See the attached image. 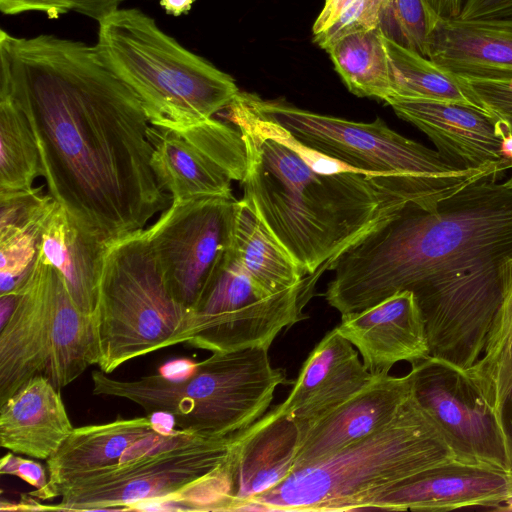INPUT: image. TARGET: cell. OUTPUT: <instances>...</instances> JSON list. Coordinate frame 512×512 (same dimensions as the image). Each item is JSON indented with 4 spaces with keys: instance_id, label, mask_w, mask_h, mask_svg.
Wrapping results in <instances>:
<instances>
[{
    "instance_id": "41",
    "label": "cell",
    "mask_w": 512,
    "mask_h": 512,
    "mask_svg": "<svg viewBox=\"0 0 512 512\" xmlns=\"http://www.w3.org/2000/svg\"><path fill=\"white\" fill-rule=\"evenodd\" d=\"M41 0H0V10L7 15L36 11Z\"/></svg>"
},
{
    "instance_id": "6",
    "label": "cell",
    "mask_w": 512,
    "mask_h": 512,
    "mask_svg": "<svg viewBox=\"0 0 512 512\" xmlns=\"http://www.w3.org/2000/svg\"><path fill=\"white\" fill-rule=\"evenodd\" d=\"M267 348L215 352L183 380L162 375L119 380L91 373L93 393L139 405L147 415L168 413L179 429L210 437L237 433L262 417L278 386L289 381L271 364Z\"/></svg>"
},
{
    "instance_id": "42",
    "label": "cell",
    "mask_w": 512,
    "mask_h": 512,
    "mask_svg": "<svg viewBox=\"0 0 512 512\" xmlns=\"http://www.w3.org/2000/svg\"><path fill=\"white\" fill-rule=\"evenodd\" d=\"M195 0H160V5L167 14L180 16L188 13Z\"/></svg>"
},
{
    "instance_id": "45",
    "label": "cell",
    "mask_w": 512,
    "mask_h": 512,
    "mask_svg": "<svg viewBox=\"0 0 512 512\" xmlns=\"http://www.w3.org/2000/svg\"><path fill=\"white\" fill-rule=\"evenodd\" d=\"M508 404L510 405V410H511V418H512V390L509 394V397H508Z\"/></svg>"
},
{
    "instance_id": "44",
    "label": "cell",
    "mask_w": 512,
    "mask_h": 512,
    "mask_svg": "<svg viewBox=\"0 0 512 512\" xmlns=\"http://www.w3.org/2000/svg\"><path fill=\"white\" fill-rule=\"evenodd\" d=\"M503 118L506 120L508 128H509V131H510V133L512 135V118L511 117H503Z\"/></svg>"
},
{
    "instance_id": "24",
    "label": "cell",
    "mask_w": 512,
    "mask_h": 512,
    "mask_svg": "<svg viewBox=\"0 0 512 512\" xmlns=\"http://www.w3.org/2000/svg\"><path fill=\"white\" fill-rule=\"evenodd\" d=\"M108 246L58 203L42 227L39 254L59 271L76 305L92 316L98 305Z\"/></svg>"
},
{
    "instance_id": "28",
    "label": "cell",
    "mask_w": 512,
    "mask_h": 512,
    "mask_svg": "<svg viewBox=\"0 0 512 512\" xmlns=\"http://www.w3.org/2000/svg\"><path fill=\"white\" fill-rule=\"evenodd\" d=\"M384 41L391 69V98L456 102L476 106L464 92L460 82L428 57L400 46L386 37Z\"/></svg>"
},
{
    "instance_id": "36",
    "label": "cell",
    "mask_w": 512,
    "mask_h": 512,
    "mask_svg": "<svg viewBox=\"0 0 512 512\" xmlns=\"http://www.w3.org/2000/svg\"><path fill=\"white\" fill-rule=\"evenodd\" d=\"M122 1L123 0H41L36 7V11L44 12L50 17H58L69 11H75L100 22L117 11Z\"/></svg>"
},
{
    "instance_id": "27",
    "label": "cell",
    "mask_w": 512,
    "mask_h": 512,
    "mask_svg": "<svg viewBox=\"0 0 512 512\" xmlns=\"http://www.w3.org/2000/svg\"><path fill=\"white\" fill-rule=\"evenodd\" d=\"M41 175L30 124L13 98L0 91V192L31 189Z\"/></svg>"
},
{
    "instance_id": "33",
    "label": "cell",
    "mask_w": 512,
    "mask_h": 512,
    "mask_svg": "<svg viewBox=\"0 0 512 512\" xmlns=\"http://www.w3.org/2000/svg\"><path fill=\"white\" fill-rule=\"evenodd\" d=\"M388 1L352 0L324 32L314 37V41L325 49L344 35L378 28L380 16Z\"/></svg>"
},
{
    "instance_id": "22",
    "label": "cell",
    "mask_w": 512,
    "mask_h": 512,
    "mask_svg": "<svg viewBox=\"0 0 512 512\" xmlns=\"http://www.w3.org/2000/svg\"><path fill=\"white\" fill-rule=\"evenodd\" d=\"M74 428L59 389L42 375L0 404V445L16 454L47 460Z\"/></svg>"
},
{
    "instance_id": "19",
    "label": "cell",
    "mask_w": 512,
    "mask_h": 512,
    "mask_svg": "<svg viewBox=\"0 0 512 512\" xmlns=\"http://www.w3.org/2000/svg\"><path fill=\"white\" fill-rule=\"evenodd\" d=\"M413 394L412 375H376L301 438L293 471L314 465L390 422Z\"/></svg>"
},
{
    "instance_id": "7",
    "label": "cell",
    "mask_w": 512,
    "mask_h": 512,
    "mask_svg": "<svg viewBox=\"0 0 512 512\" xmlns=\"http://www.w3.org/2000/svg\"><path fill=\"white\" fill-rule=\"evenodd\" d=\"M0 325V404L42 375L61 389L99 360L95 318L74 302L59 271L39 254Z\"/></svg>"
},
{
    "instance_id": "32",
    "label": "cell",
    "mask_w": 512,
    "mask_h": 512,
    "mask_svg": "<svg viewBox=\"0 0 512 512\" xmlns=\"http://www.w3.org/2000/svg\"><path fill=\"white\" fill-rule=\"evenodd\" d=\"M512 337V288L504 299L488 334L482 356L465 372L483 395L499 359Z\"/></svg>"
},
{
    "instance_id": "13",
    "label": "cell",
    "mask_w": 512,
    "mask_h": 512,
    "mask_svg": "<svg viewBox=\"0 0 512 512\" xmlns=\"http://www.w3.org/2000/svg\"><path fill=\"white\" fill-rule=\"evenodd\" d=\"M413 395L444 434L457 460L512 471L505 419L465 371L428 356L411 364Z\"/></svg>"
},
{
    "instance_id": "3",
    "label": "cell",
    "mask_w": 512,
    "mask_h": 512,
    "mask_svg": "<svg viewBox=\"0 0 512 512\" xmlns=\"http://www.w3.org/2000/svg\"><path fill=\"white\" fill-rule=\"evenodd\" d=\"M222 111L246 147L242 198L305 276L319 278L345 249L409 204L433 210L440 202L393 177L320 174L232 103Z\"/></svg>"
},
{
    "instance_id": "15",
    "label": "cell",
    "mask_w": 512,
    "mask_h": 512,
    "mask_svg": "<svg viewBox=\"0 0 512 512\" xmlns=\"http://www.w3.org/2000/svg\"><path fill=\"white\" fill-rule=\"evenodd\" d=\"M401 119L413 124L434 143L437 151L461 169H512L506 120L473 105L391 98L387 102Z\"/></svg>"
},
{
    "instance_id": "18",
    "label": "cell",
    "mask_w": 512,
    "mask_h": 512,
    "mask_svg": "<svg viewBox=\"0 0 512 512\" xmlns=\"http://www.w3.org/2000/svg\"><path fill=\"white\" fill-rule=\"evenodd\" d=\"M375 376L364 366L354 346L333 328L310 351L279 406L297 422L302 438Z\"/></svg>"
},
{
    "instance_id": "30",
    "label": "cell",
    "mask_w": 512,
    "mask_h": 512,
    "mask_svg": "<svg viewBox=\"0 0 512 512\" xmlns=\"http://www.w3.org/2000/svg\"><path fill=\"white\" fill-rule=\"evenodd\" d=\"M42 227L0 231V295L15 291L28 279L38 257Z\"/></svg>"
},
{
    "instance_id": "29",
    "label": "cell",
    "mask_w": 512,
    "mask_h": 512,
    "mask_svg": "<svg viewBox=\"0 0 512 512\" xmlns=\"http://www.w3.org/2000/svg\"><path fill=\"white\" fill-rule=\"evenodd\" d=\"M432 23L424 0H389L378 29L387 39L427 57Z\"/></svg>"
},
{
    "instance_id": "11",
    "label": "cell",
    "mask_w": 512,
    "mask_h": 512,
    "mask_svg": "<svg viewBox=\"0 0 512 512\" xmlns=\"http://www.w3.org/2000/svg\"><path fill=\"white\" fill-rule=\"evenodd\" d=\"M317 280L309 275L294 287L266 294L229 247L190 311L186 344L211 353L269 349L284 328L308 317L303 309L313 296Z\"/></svg>"
},
{
    "instance_id": "43",
    "label": "cell",
    "mask_w": 512,
    "mask_h": 512,
    "mask_svg": "<svg viewBox=\"0 0 512 512\" xmlns=\"http://www.w3.org/2000/svg\"><path fill=\"white\" fill-rule=\"evenodd\" d=\"M493 510L498 511H512V496L509 497L506 501H504L502 504L492 508Z\"/></svg>"
},
{
    "instance_id": "37",
    "label": "cell",
    "mask_w": 512,
    "mask_h": 512,
    "mask_svg": "<svg viewBox=\"0 0 512 512\" xmlns=\"http://www.w3.org/2000/svg\"><path fill=\"white\" fill-rule=\"evenodd\" d=\"M0 473L21 478L35 488L30 495L44 500L48 485V473L46 467H43L40 463L22 458L10 451L0 461Z\"/></svg>"
},
{
    "instance_id": "34",
    "label": "cell",
    "mask_w": 512,
    "mask_h": 512,
    "mask_svg": "<svg viewBox=\"0 0 512 512\" xmlns=\"http://www.w3.org/2000/svg\"><path fill=\"white\" fill-rule=\"evenodd\" d=\"M457 80L477 107L512 118V80Z\"/></svg>"
},
{
    "instance_id": "39",
    "label": "cell",
    "mask_w": 512,
    "mask_h": 512,
    "mask_svg": "<svg viewBox=\"0 0 512 512\" xmlns=\"http://www.w3.org/2000/svg\"><path fill=\"white\" fill-rule=\"evenodd\" d=\"M352 0H325L324 6L313 25V37L324 32Z\"/></svg>"
},
{
    "instance_id": "1",
    "label": "cell",
    "mask_w": 512,
    "mask_h": 512,
    "mask_svg": "<svg viewBox=\"0 0 512 512\" xmlns=\"http://www.w3.org/2000/svg\"><path fill=\"white\" fill-rule=\"evenodd\" d=\"M0 91L30 124L48 194L89 233L110 244L169 207L149 119L95 45L1 30Z\"/></svg>"
},
{
    "instance_id": "40",
    "label": "cell",
    "mask_w": 512,
    "mask_h": 512,
    "mask_svg": "<svg viewBox=\"0 0 512 512\" xmlns=\"http://www.w3.org/2000/svg\"><path fill=\"white\" fill-rule=\"evenodd\" d=\"M197 363L191 359H175L159 368V374L169 380H183L190 377L197 368Z\"/></svg>"
},
{
    "instance_id": "21",
    "label": "cell",
    "mask_w": 512,
    "mask_h": 512,
    "mask_svg": "<svg viewBox=\"0 0 512 512\" xmlns=\"http://www.w3.org/2000/svg\"><path fill=\"white\" fill-rule=\"evenodd\" d=\"M300 439L297 422L279 404L236 433L229 452L233 474L230 511H240L247 501L293 472Z\"/></svg>"
},
{
    "instance_id": "20",
    "label": "cell",
    "mask_w": 512,
    "mask_h": 512,
    "mask_svg": "<svg viewBox=\"0 0 512 512\" xmlns=\"http://www.w3.org/2000/svg\"><path fill=\"white\" fill-rule=\"evenodd\" d=\"M427 57L457 79L512 80V17H438Z\"/></svg>"
},
{
    "instance_id": "14",
    "label": "cell",
    "mask_w": 512,
    "mask_h": 512,
    "mask_svg": "<svg viewBox=\"0 0 512 512\" xmlns=\"http://www.w3.org/2000/svg\"><path fill=\"white\" fill-rule=\"evenodd\" d=\"M148 138L152 170L171 201L232 195V182L246 174L244 140L227 121L213 117L180 128L150 125Z\"/></svg>"
},
{
    "instance_id": "17",
    "label": "cell",
    "mask_w": 512,
    "mask_h": 512,
    "mask_svg": "<svg viewBox=\"0 0 512 512\" xmlns=\"http://www.w3.org/2000/svg\"><path fill=\"white\" fill-rule=\"evenodd\" d=\"M356 347L373 375L389 374L398 362L430 355L425 322L413 292H397L357 312L341 315L335 327Z\"/></svg>"
},
{
    "instance_id": "35",
    "label": "cell",
    "mask_w": 512,
    "mask_h": 512,
    "mask_svg": "<svg viewBox=\"0 0 512 512\" xmlns=\"http://www.w3.org/2000/svg\"><path fill=\"white\" fill-rule=\"evenodd\" d=\"M512 390V337L503 351L483 398L501 418Z\"/></svg>"
},
{
    "instance_id": "2",
    "label": "cell",
    "mask_w": 512,
    "mask_h": 512,
    "mask_svg": "<svg viewBox=\"0 0 512 512\" xmlns=\"http://www.w3.org/2000/svg\"><path fill=\"white\" fill-rule=\"evenodd\" d=\"M491 172L433 210L411 203L345 249L324 294L341 315L413 292L428 342L479 354L512 288V174Z\"/></svg>"
},
{
    "instance_id": "12",
    "label": "cell",
    "mask_w": 512,
    "mask_h": 512,
    "mask_svg": "<svg viewBox=\"0 0 512 512\" xmlns=\"http://www.w3.org/2000/svg\"><path fill=\"white\" fill-rule=\"evenodd\" d=\"M233 195L173 200L147 229V239L173 297L190 311L232 240Z\"/></svg>"
},
{
    "instance_id": "9",
    "label": "cell",
    "mask_w": 512,
    "mask_h": 512,
    "mask_svg": "<svg viewBox=\"0 0 512 512\" xmlns=\"http://www.w3.org/2000/svg\"><path fill=\"white\" fill-rule=\"evenodd\" d=\"M245 94L259 113L306 146L368 174L408 182L439 201L483 175L498 172L458 168L438 151L395 132L379 117L369 123L355 122L308 111L283 100Z\"/></svg>"
},
{
    "instance_id": "8",
    "label": "cell",
    "mask_w": 512,
    "mask_h": 512,
    "mask_svg": "<svg viewBox=\"0 0 512 512\" xmlns=\"http://www.w3.org/2000/svg\"><path fill=\"white\" fill-rule=\"evenodd\" d=\"M94 318L97 365L106 374L140 356L187 342L190 310L169 291L145 229L109 244Z\"/></svg>"
},
{
    "instance_id": "5",
    "label": "cell",
    "mask_w": 512,
    "mask_h": 512,
    "mask_svg": "<svg viewBox=\"0 0 512 512\" xmlns=\"http://www.w3.org/2000/svg\"><path fill=\"white\" fill-rule=\"evenodd\" d=\"M99 23L104 63L137 96L151 125L204 122L240 92L235 80L187 50L138 9H118Z\"/></svg>"
},
{
    "instance_id": "31",
    "label": "cell",
    "mask_w": 512,
    "mask_h": 512,
    "mask_svg": "<svg viewBox=\"0 0 512 512\" xmlns=\"http://www.w3.org/2000/svg\"><path fill=\"white\" fill-rule=\"evenodd\" d=\"M56 204L40 187L0 192V231L41 228Z\"/></svg>"
},
{
    "instance_id": "4",
    "label": "cell",
    "mask_w": 512,
    "mask_h": 512,
    "mask_svg": "<svg viewBox=\"0 0 512 512\" xmlns=\"http://www.w3.org/2000/svg\"><path fill=\"white\" fill-rule=\"evenodd\" d=\"M457 459L444 434L414 395L396 416L359 442L247 501L240 511L368 510L415 475Z\"/></svg>"
},
{
    "instance_id": "16",
    "label": "cell",
    "mask_w": 512,
    "mask_h": 512,
    "mask_svg": "<svg viewBox=\"0 0 512 512\" xmlns=\"http://www.w3.org/2000/svg\"><path fill=\"white\" fill-rule=\"evenodd\" d=\"M512 496V471L452 459L384 493L368 510L450 511L494 508Z\"/></svg>"
},
{
    "instance_id": "26",
    "label": "cell",
    "mask_w": 512,
    "mask_h": 512,
    "mask_svg": "<svg viewBox=\"0 0 512 512\" xmlns=\"http://www.w3.org/2000/svg\"><path fill=\"white\" fill-rule=\"evenodd\" d=\"M325 50L351 93L384 102L393 96L389 56L378 28L344 35Z\"/></svg>"
},
{
    "instance_id": "25",
    "label": "cell",
    "mask_w": 512,
    "mask_h": 512,
    "mask_svg": "<svg viewBox=\"0 0 512 512\" xmlns=\"http://www.w3.org/2000/svg\"><path fill=\"white\" fill-rule=\"evenodd\" d=\"M230 247L252 281L266 294L294 287L306 277L244 198L235 204Z\"/></svg>"
},
{
    "instance_id": "38",
    "label": "cell",
    "mask_w": 512,
    "mask_h": 512,
    "mask_svg": "<svg viewBox=\"0 0 512 512\" xmlns=\"http://www.w3.org/2000/svg\"><path fill=\"white\" fill-rule=\"evenodd\" d=\"M512 17V0H463L461 19Z\"/></svg>"
},
{
    "instance_id": "10",
    "label": "cell",
    "mask_w": 512,
    "mask_h": 512,
    "mask_svg": "<svg viewBox=\"0 0 512 512\" xmlns=\"http://www.w3.org/2000/svg\"><path fill=\"white\" fill-rule=\"evenodd\" d=\"M235 437L179 428L156 431L133 444L116 465L60 487L55 493L60 501L43 510H132L139 503L170 496L220 466Z\"/></svg>"
},
{
    "instance_id": "23",
    "label": "cell",
    "mask_w": 512,
    "mask_h": 512,
    "mask_svg": "<svg viewBox=\"0 0 512 512\" xmlns=\"http://www.w3.org/2000/svg\"><path fill=\"white\" fill-rule=\"evenodd\" d=\"M156 431L149 415L74 428L46 460L44 500L55 498L56 491L70 482L116 465L133 444Z\"/></svg>"
}]
</instances>
